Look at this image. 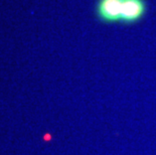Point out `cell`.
Instances as JSON below:
<instances>
[{"mask_svg": "<svg viewBox=\"0 0 156 155\" xmlns=\"http://www.w3.org/2000/svg\"><path fill=\"white\" fill-rule=\"evenodd\" d=\"M146 12L144 0H123L121 21L125 23H134L140 20Z\"/></svg>", "mask_w": 156, "mask_h": 155, "instance_id": "cell-2", "label": "cell"}, {"mask_svg": "<svg viewBox=\"0 0 156 155\" xmlns=\"http://www.w3.org/2000/svg\"><path fill=\"white\" fill-rule=\"evenodd\" d=\"M123 0H99L98 16L105 22L121 21Z\"/></svg>", "mask_w": 156, "mask_h": 155, "instance_id": "cell-1", "label": "cell"}]
</instances>
